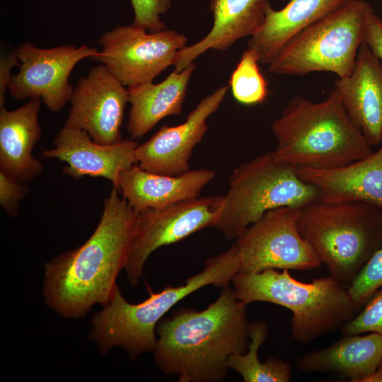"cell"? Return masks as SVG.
<instances>
[{
    "mask_svg": "<svg viewBox=\"0 0 382 382\" xmlns=\"http://www.w3.org/2000/svg\"><path fill=\"white\" fill-rule=\"evenodd\" d=\"M382 288V247L366 263L352 283L348 292L359 308L374 294Z\"/></svg>",
    "mask_w": 382,
    "mask_h": 382,
    "instance_id": "26",
    "label": "cell"
},
{
    "mask_svg": "<svg viewBox=\"0 0 382 382\" xmlns=\"http://www.w3.org/2000/svg\"><path fill=\"white\" fill-rule=\"evenodd\" d=\"M354 0H290L280 10L267 8L260 28L250 37L248 49L259 63L270 64L305 28Z\"/></svg>",
    "mask_w": 382,
    "mask_h": 382,
    "instance_id": "20",
    "label": "cell"
},
{
    "mask_svg": "<svg viewBox=\"0 0 382 382\" xmlns=\"http://www.w3.org/2000/svg\"><path fill=\"white\" fill-rule=\"evenodd\" d=\"M215 176V170L204 168L178 175H161L144 170L136 163L121 172L119 191L139 214L197 197Z\"/></svg>",
    "mask_w": 382,
    "mask_h": 382,
    "instance_id": "17",
    "label": "cell"
},
{
    "mask_svg": "<svg viewBox=\"0 0 382 382\" xmlns=\"http://www.w3.org/2000/svg\"><path fill=\"white\" fill-rule=\"evenodd\" d=\"M227 86L217 88L201 100L185 121L177 126L161 127L136 149L137 164L143 170L161 175H178L190 168L194 147L207 131V120L224 100Z\"/></svg>",
    "mask_w": 382,
    "mask_h": 382,
    "instance_id": "14",
    "label": "cell"
},
{
    "mask_svg": "<svg viewBox=\"0 0 382 382\" xmlns=\"http://www.w3.org/2000/svg\"><path fill=\"white\" fill-rule=\"evenodd\" d=\"M374 13L364 0H354L309 25L269 64L271 72L304 76L328 71L349 76L364 42L368 20Z\"/></svg>",
    "mask_w": 382,
    "mask_h": 382,
    "instance_id": "8",
    "label": "cell"
},
{
    "mask_svg": "<svg viewBox=\"0 0 382 382\" xmlns=\"http://www.w3.org/2000/svg\"><path fill=\"white\" fill-rule=\"evenodd\" d=\"M41 99L31 98L21 107H0V171L21 183L41 175L42 162L32 154L41 138L38 116Z\"/></svg>",
    "mask_w": 382,
    "mask_h": 382,
    "instance_id": "19",
    "label": "cell"
},
{
    "mask_svg": "<svg viewBox=\"0 0 382 382\" xmlns=\"http://www.w3.org/2000/svg\"><path fill=\"white\" fill-rule=\"evenodd\" d=\"M228 84L233 98L241 104L253 105L266 99L267 81L260 71L255 55L249 49L243 53L230 76Z\"/></svg>",
    "mask_w": 382,
    "mask_h": 382,
    "instance_id": "25",
    "label": "cell"
},
{
    "mask_svg": "<svg viewBox=\"0 0 382 382\" xmlns=\"http://www.w3.org/2000/svg\"><path fill=\"white\" fill-rule=\"evenodd\" d=\"M341 328L344 335L376 332L382 335V288L374 294L359 314Z\"/></svg>",
    "mask_w": 382,
    "mask_h": 382,
    "instance_id": "27",
    "label": "cell"
},
{
    "mask_svg": "<svg viewBox=\"0 0 382 382\" xmlns=\"http://www.w3.org/2000/svg\"><path fill=\"white\" fill-rule=\"evenodd\" d=\"M299 210L288 206L270 209L235 239L233 245L240 260L238 272L308 270L321 265L299 231Z\"/></svg>",
    "mask_w": 382,
    "mask_h": 382,
    "instance_id": "9",
    "label": "cell"
},
{
    "mask_svg": "<svg viewBox=\"0 0 382 382\" xmlns=\"http://www.w3.org/2000/svg\"><path fill=\"white\" fill-rule=\"evenodd\" d=\"M195 67L192 62L180 71L174 70L160 83L127 88L131 108L127 129L132 139L142 137L164 117L182 112Z\"/></svg>",
    "mask_w": 382,
    "mask_h": 382,
    "instance_id": "23",
    "label": "cell"
},
{
    "mask_svg": "<svg viewBox=\"0 0 382 382\" xmlns=\"http://www.w3.org/2000/svg\"><path fill=\"white\" fill-rule=\"evenodd\" d=\"M14 50L20 65L8 85L11 96L16 100L40 98L52 112L60 111L71 100L74 88L69 77L75 66L98 52L86 45L45 49L31 42Z\"/></svg>",
    "mask_w": 382,
    "mask_h": 382,
    "instance_id": "12",
    "label": "cell"
},
{
    "mask_svg": "<svg viewBox=\"0 0 382 382\" xmlns=\"http://www.w3.org/2000/svg\"><path fill=\"white\" fill-rule=\"evenodd\" d=\"M269 0H211L214 23L200 41L176 54L175 70L180 71L209 50L225 51L236 41L253 36L265 22Z\"/></svg>",
    "mask_w": 382,
    "mask_h": 382,
    "instance_id": "18",
    "label": "cell"
},
{
    "mask_svg": "<svg viewBox=\"0 0 382 382\" xmlns=\"http://www.w3.org/2000/svg\"><path fill=\"white\" fill-rule=\"evenodd\" d=\"M272 131L277 139L275 158L295 168H339L373 152L335 89L318 103L291 98L272 122Z\"/></svg>",
    "mask_w": 382,
    "mask_h": 382,
    "instance_id": "3",
    "label": "cell"
},
{
    "mask_svg": "<svg viewBox=\"0 0 382 382\" xmlns=\"http://www.w3.org/2000/svg\"><path fill=\"white\" fill-rule=\"evenodd\" d=\"M119 192L112 187L100 222L84 243L45 263V301L62 317H83L94 305L105 306L119 287L116 279L127 265L137 218Z\"/></svg>",
    "mask_w": 382,
    "mask_h": 382,
    "instance_id": "1",
    "label": "cell"
},
{
    "mask_svg": "<svg viewBox=\"0 0 382 382\" xmlns=\"http://www.w3.org/2000/svg\"><path fill=\"white\" fill-rule=\"evenodd\" d=\"M239 268V257L232 245L207 260L204 269L188 277L184 284L151 292L149 298L139 303L128 302L118 287L111 300L92 316L90 338L103 355L114 347H121L132 359L143 353H153L156 325L168 311L204 286H228Z\"/></svg>",
    "mask_w": 382,
    "mask_h": 382,
    "instance_id": "4",
    "label": "cell"
},
{
    "mask_svg": "<svg viewBox=\"0 0 382 382\" xmlns=\"http://www.w3.org/2000/svg\"><path fill=\"white\" fill-rule=\"evenodd\" d=\"M268 269L257 273L238 272L231 282L238 300L248 306L255 301L274 303L292 313L293 338L307 343L341 328L359 309L348 288L332 276L306 283L289 270Z\"/></svg>",
    "mask_w": 382,
    "mask_h": 382,
    "instance_id": "5",
    "label": "cell"
},
{
    "mask_svg": "<svg viewBox=\"0 0 382 382\" xmlns=\"http://www.w3.org/2000/svg\"><path fill=\"white\" fill-rule=\"evenodd\" d=\"M65 126L87 132L96 143L110 145L122 141L128 89L102 64L92 67L74 88Z\"/></svg>",
    "mask_w": 382,
    "mask_h": 382,
    "instance_id": "13",
    "label": "cell"
},
{
    "mask_svg": "<svg viewBox=\"0 0 382 382\" xmlns=\"http://www.w3.org/2000/svg\"><path fill=\"white\" fill-rule=\"evenodd\" d=\"M28 191L25 183L0 171V204L8 216L13 218L18 216L19 202Z\"/></svg>",
    "mask_w": 382,
    "mask_h": 382,
    "instance_id": "29",
    "label": "cell"
},
{
    "mask_svg": "<svg viewBox=\"0 0 382 382\" xmlns=\"http://www.w3.org/2000/svg\"><path fill=\"white\" fill-rule=\"evenodd\" d=\"M20 62L13 50L7 55H1L0 59V107L4 105L5 94L12 77L11 69L19 66Z\"/></svg>",
    "mask_w": 382,
    "mask_h": 382,
    "instance_id": "31",
    "label": "cell"
},
{
    "mask_svg": "<svg viewBox=\"0 0 382 382\" xmlns=\"http://www.w3.org/2000/svg\"><path fill=\"white\" fill-rule=\"evenodd\" d=\"M246 305L228 285L202 311L181 308L157 324L153 352L158 367L179 382H218L231 356L249 344Z\"/></svg>",
    "mask_w": 382,
    "mask_h": 382,
    "instance_id": "2",
    "label": "cell"
},
{
    "mask_svg": "<svg viewBox=\"0 0 382 382\" xmlns=\"http://www.w3.org/2000/svg\"><path fill=\"white\" fill-rule=\"evenodd\" d=\"M223 195L197 197L158 209L137 214L128 260L127 279L138 284L149 255L160 247L179 242L208 227H214L221 214Z\"/></svg>",
    "mask_w": 382,
    "mask_h": 382,
    "instance_id": "11",
    "label": "cell"
},
{
    "mask_svg": "<svg viewBox=\"0 0 382 382\" xmlns=\"http://www.w3.org/2000/svg\"><path fill=\"white\" fill-rule=\"evenodd\" d=\"M268 335L267 325L264 321L249 324L248 351L231 356L228 369L238 373L244 382H288L291 378L290 364L284 361L270 358L261 362L258 350Z\"/></svg>",
    "mask_w": 382,
    "mask_h": 382,
    "instance_id": "24",
    "label": "cell"
},
{
    "mask_svg": "<svg viewBox=\"0 0 382 382\" xmlns=\"http://www.w3.org/2000/svg\"><path fill=\"white\" fill-rule=\"evenodd\" d=\"M54 147L42 151V158L65 162L63 173L75 180L84 176L104 178L119 190L122 170L137 163L134 140L123 139L110 145L95 142L83 130L64 126L54 139Z\"/></svg>",
    "mask_w": 382,
    "mask_h": 382,
    "instance_id": "15",
    "label": "cell"
},
{
    "mask_svg": "<svg viewBox=\"0 0 382 382\" xmlns=\"http://www.w3.org/2000/svg\"><path fill=\"white\" fill-rule=\"evenodd\" d=\"M335 89L349 117L370 146L382 141V66L365 43L352 73L335 80Z\"/></svg>",
    "mask_w": 382,
    "mask_h": 382,
    "instance_id": "16",
    "label": "cell"
},
{
    "mask_svg": "<svg viewBox=\"0 0 382 382\" xmlns=\"http://www.w3.org/2000/svg\"><path fill=\"white\" fill-rule=\"evenodd\" d=\"M382 361V335H344L331 345L308 352L296 361V368L306 373L330 372L364 382Z\"/></svg>",
    "mask_w": 382,
    "mask_h": 382,
    "instance_id": "22",
    "label": "cell"
},
{
    "mask_svg": "<svg viewBox=\"0 0 382 382\" xmlns=\"http://www.w3.org/2000/svg\"><path fill=\"white\" fill-rule=\"evenodd\" d=\"M364 382H382V361L374 372L366 378Z\"/></svg>",
    "mask_w": 382,
    "mask_h": 382,
    "instance_id": "32",
    "label": "cell"
},
{
    "mask_svg": "<svg viewBox=\"0 0 382 382\" xmlns=\"http://www.w3.org/2000/svg\"><path fill=\"white\" fill-rule=\"evenodd\" d=\"M298 228L330 275L348 288L382 247V207L318 199L300 208Z\"/></svg>",
    "mask_w": 382,
    "mask_h": 382,
    "instance_id": "6",
    "label": "cell"
},
{
    "mask_svg": "<svg viewBox=\"0 0 382 382\" xmlns=\"http://www.w3.org/2000/svg\"><path fill=\"white\" fill-rule=\"evenodd\" d=\"M364 42L378 58L382 66V19L374 13L368 20Z\"/></svg>",
    "mask_w": 382,
    "mask_h": 382,
    "instance_id": "30",
    "label": "cell"
},
{
    "mask_svg": "<svg viewBox=\"0 0 382 382\" xmlns=\"http://www.w3.org/2000/svg\"><path fill=\"white\" fill-rule=\"evenodd\" d=\"M325 202L361 201L382 207V141L369 156L332 169L296 168Z\"/></svg>",
    "mask_w": 382,
    "mask_h": 382,
    "instance_id": "21",
    "label": "cell"
},
{
    "mask_svg": "<svg viewBox=\"0 0 382 382\" xmlns=\"http://www.w3.org/2000/svg\"><path fill=\"white\" fill-rule=\"evenodd\" d=\"M134 21L132 25L155 32L166 29L160 16L170 8L171 0H131Z\"/></svg>",
    "mask_w": 382,
    "mask_h": 382,
    "instance_id": "28",
    "label": "cell"
},
{
    "mask_svg": "<svg viewBox=\"0 0 382 382\" xmlns=\"http://www.w3.org/2000/svg\"><path fill=\"white\" fill-rule=\"evenodd\" d=\"M320 198L318 187L303 180L296 169L279 161L273 151L238 166L214 226L227 240L236 239L266 212L281 207L301 208Z\"/></svg>",
    "mask_w": 382,
    "mask_h": 382,
    "instance_id": "7",
    "label": "cell"
},
{
    "mask_svg": "<svg viewBox=\"0 0 382 382\" xmlns=\"http://www.w3.org/2000/svg\"><path fill=\"white\" fill-rule=\"evenodd\" d=\"M187 39L173 30L149 32L134 25H117L98 40L101 50L91 58L103 64L125 86L151 82L174 64Z\"/></svg>",
    "mask_w": 382,
    "mask_h": 382,
    "instance_id": "10",
    "label": "cell"
}]
</instances>
